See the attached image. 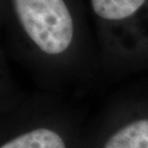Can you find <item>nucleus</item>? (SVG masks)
<instances>
[{"label": "nucleus", "mask_w": 148, "mask_h": 148, "mask_svg": "<svg viewBox=\"0 0 148 148\" xmlns=\"http://www.w3.org/2000/svg\"><path fill=\"white\" fill-rule=\"evenodd\" d=\"M23 32L40 51L58 55L74 38V21L65 0H11Z\"/></svg>", "instance_id": "obj_1"}, {"label": "nucleus", "mask_w": 148, "mask_h": 148, "mask_svg": "<svg viewBox=\"0 0 148 148\" xmlns=\"http://www.w3.org/2000/svg\"><path fill=\"white\" fill-rule=\"evenodd\" d=\"M104 148H148V120L135 121L121 128Z\"/></svg>", "instance_id": "obj_2"}, {"label": "nucleus", "mask_w": 148, "mask_h": 148, "mask_svg": "<svg viewBox=\"0 0 148 148\" xmlns=\"http://www.w3.org/2000/svg\"><path fill=\"white\" fill-rule=\"evenodd\" d=\"M0 148H66V145L54 131L36 128L16 136Z\"/></svg>", "instance_id": "obj_3"}, {"label": "nucleus", "mask_w": 148, "mask_h": 148, "mask_svg": "<svg viewBox=\"0 0 148 148\" xmlns=\"http://www.w3.org/2000/svg\"><path fill=\"white\" fill-rule=\"evenodd\" d=\"M146 0H91L92 9L106 20H122L131 16Z\"/></svg>", "instance_id": "obj_4"}]
</instances>
